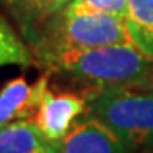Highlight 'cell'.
Instances as JSON below:
<instances>
[{"label": "cell", "mask_w": 153, "mask_h": 153, "mask_svg": "<svg viewBox=\"0 0 153 153\" xmlns=\"http://www.w3.org/2000/svg\"><path fill=\"white\" fill-rule=\"evenodd\" d=\"M86 108L88 102L80 95L71 92L56 95L47 89L33 122L47 141L58 142L67 136Z\"/></svg>", "instance_id": "obj_3"}, {"label": "cell", "mask_w": 153, "mask_h": 153, "mask_svg": "<svg viewBox=\"0 0 153 153\" xmlns=\"http://www.w3.org/2000/svg\"><path fill=\"white\" fill-rule=\"evenodd\" d=\"M48 71L64 72L81 81L111 88H131L144 81L152 62L133 44L95 48H67L45 58Z\"/></svg>", "instance_id": "obj_1"}, {"label": "cell", "mask_w": 153, "mask_h": 153, "mask_svg": "<svg viewBox=\"0 0 153 153\" xmlns=\"http://www.w3.org/2000/svg\"><path fill=\"white\" fill-rule=\"evenodd\" d=\"M56 153H128L131 149L108 125L97 117L76 122L58 142H52Z\"/></svg>", "instance_id": "obj_4"}, {"label": "cell", "mask_w": 153, "mask_h": 153, "mask_svg": "<svg viewBox=\"0 0 153 153\" xmlns=\"http://www.w3.org/2000/svg\"><path fill=\"white\" fill-rule=\"evenodd\" d=\"M128 0H72L64 13L67 14H91V13H105L127 17Z\"/></svg>", "instance_id": "obj_10"}, {"label": "cell", "mask_w": 153, "mask_h": 153, "mask_svg": "<svg viewBox=\"0 0 153 153\" xmlns=\"http://www.w3.org/2000/svg\"><path fill=\"white\" fill-rule=\"evenodd\" d=\"M36 59L22 38L13 30V27L3 16H0V67L16 64L31 67Z\"/></svg>", "instance_id": "obj_9"}, {"label": "cell", "mask_w": 153, "mask_h": 153, "mask_svg": "<svg viewBox=\"0 0 153 153\" xmlns=\"http://www.w3.org/2000/svg\"><path fill=\"white\" fill-rule=\"evenodd\" d=\"M125 19L131 44L153 61V0H128Z\"/></svg>", "instance_id": "obj_8"}, {"label": "cell", "mask_w": 153, "mask_h": 153, "mask_svg": "<svg viewBox=\"0 0 153 153\" xmlns=\"http://www.w3.org/2000/svg\"><path fill=\"white\" fill-rule=\"evenodd\" d=\"M89 109L130 149L153 145V94L149 91L136 86L102 89L89 100Z\"/></svg>", "instance_id": "obj_2"}, {"label": "cell", "mask_w": 153, "mask_h": 153, "mask_svg": "<svg viewBox=\"0 0 153 153\" xmlns=\"http://www.w3.org/2000/svg\"><path fill=\"white\" fill-rule=\"evenodd\" d=\"M31 38L47 20L66 8L72 0H0Z\"/></svg>", "instance_id": "obj_7"}, {"label": "cell", "mask_w": 153, "mask_h": 153, "mask_svg": "<svg viewBox=\"0 0 153 153\" xmlns=\"http://www.w3.org/2000/svg\"><path fill=\"white\" fill-rule=\"evenodd\" d=\"M50 71L28 85L24 76L13 78L0 89V127L17 120H30L36 116L41 100L48 89Z\"/></svg>", "instance_id": "obj_5"}, {"label": "cell", "mask_w": 153, "mask_h": 153, "mask_svg": "<svg viewBox=\"0 0 153 153\" xmlns=\"http://www.w3.org/2000/svg\"><path fill=\"white\" fill-rule=\"evenodd\" d=\"M0 153H56L33 120H17L0 127Z\"/></svg>", "instance_id": "obj_6"}, {"label": "cell", "mask_w": 153, "mask_h": 153, "mask_svg": "<svg viewBox=\"0 0 153 153\" xmlns=\"http://www.w3.org/2000/svg\"><path fill=\"white\" fill-rule=\"evenodd\" d=\"M136 88L145 89V91H149L150 94H153V62H152V66H150V69H149L147 75H145L144 81H142L139 86H136Z\"/></svg>", "instance_id": "obj_11"}]
</instances>
